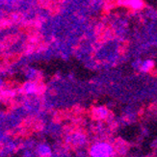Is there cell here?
I'll use <instances>...</instances> for the list:
<instances>
[{
	"label": "cell",
	"mask_w": 157,
	"mask_h": 157,
	"mask_svg": "<svg viewBox=\"0 0 157 157\" xmlns=\"http://www.w3.org/2000/svg\"><path fill=\"white\" fill-rule=\"evenodd\" d=\"M90 154L92 157H112L115 153L112 145L106 142H100L91 147Z\"/></svg>",
	"instance_id": "1"
},
{
	"label": "cell",
	"mask_w": 157,
	"mask_h": 157,
	"mask_svg": "<svg viewBox=\"0 0 157 157\" xmlns=\"http://www.w3.org/2000/svg\"><path fill=\"white\" fill-rule=\"evenodd\" d=\"M108 114H109V112L105 107H98V108H94L92 111L93 118L97 121H101V120L107 119Z\"/></svg>",
	"instance_id": "2"
},
{
	"label": "cell",
	"mask_w": 157,
	"mask_h": 157,
	"mask_svg": "<svg viewBox=\"0 0 157 157\" xmlns=\"http://www.w3.org/2000/svg\"><path fill=\"white\" fill-rule=\"evenodd\" d=\"M153 66H154V64H153L152 61H149V60L146 61V62L143 64V66H142V70H143V71L147 72V71H149L152 69Z\"/></svg>",
	"instance_id": "3"
},
{
	"label": "cell",
	"mask_w": 157,
	"mask_h": 157,
	"mask_svg": "<svg viewBox=\"0 0 157 157\" xmlns=\"http://www.w3.org/2000/svg\"><path fill=\"white\" fill-rule=\"evenodd\" d=\"M131 6L133 7V8H140V7L142 6V2L140 1V0H133V1L131 2Z\"/></svg>",
	"instance_id": "4"
}]
</instances>
